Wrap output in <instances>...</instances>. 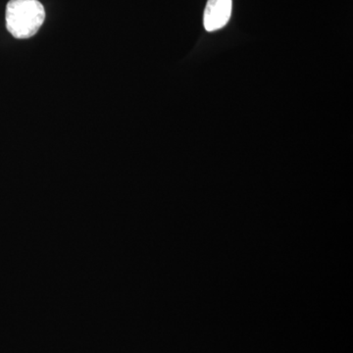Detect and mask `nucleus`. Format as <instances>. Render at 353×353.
<instances>
[{
    "label": "nucleus",
    "instance_id": "2",
    "mask_svg": "<svg viewBox=\"0 0 353 353\" xmlns=\"http://www.w3.org/2000/svg\"><path fill=\"white\" fill-rule=\"evenodd\" d=\"M233 0H208L204 10L203 24L206 31L222 29L229 22Z\"/></svg>",
    "mask_w": 353,
    "mask_h": 353
},
{
    "label": "nucleus",
    "instance_id": "1",
    "mask_svg": "<svg viewBox=\"0 0 353 353\" xmlns=\"http://www.w3.org/2000/svg\"><path fill=\"white\" fill-rule=\"evenodd\" d=\"M44 19L46 11L38 0H10L7 3L6 28L15 39L32 38L41 29Z\"/></svg>",
    "mask_w": 353,
    "mask_h": 353
}]
</instances>
